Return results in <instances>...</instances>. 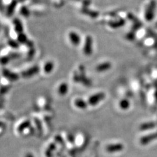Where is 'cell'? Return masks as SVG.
Wrapping results in <instances>:
<instances>
[{
	"label": "cell",
	"instance_id": "15",
	"mask_svg": "<svg viewBox=\"0 0 157 157\" xmlns=\"http://www.w3.org/2000/svg\"><path fill=\"white\" fill-rule=\"evenodd\" d=\"M35 122H36V128L37 129V130L41 132L42 130V128H41V125L40 124V121L38 119H36V120H35Z\"/></svg>",
	"mask_w": 157,
	"mask_h": 157
},
{
	"label": "cell",
	"instance_id": "7",
	"mask_svg": "<svg viewBox=\"0 0 157 157\" xmlns=\"http://www.w3.org/2000/svg\"><path fill=\"white\" fill-rule=\"evenodd\" d=\"M68 91H69V86L66 83L63 82L59 85L58 87V93L60 96H66L68 94Z\"/></svg>",
	"mask_w": 157,
	"mask_h": 157
},
{
	"label": "cell",
	"instance_id": "8",
	"mask_svg": "<svg viewBox=\"0 0 157 157\" xmlns=\"http://www.w3.org/2000/svg\"><path fill=\"white\" fill-rule=\"evenodd\" d=\"M156 138H157V133H152L151 135H149L142 137L140 139V143L143 145H146Z\"/></svg>",
	"mask_w": 157,
	"mask_h": 157
},
{
	"label": "cell",
	"instance_id": "5",
	"mask_svg": "<svg viewBox=\"0 0 157 157\" xmlns=\"http://www.w3.org/2000/svg\"><path fill=\"white\" fill-rule=\"evenodd\" d=\"M31 125V122L30 120L27 119L20 123L17 127L16 130L19 133H22L26 129H29L30 128Z\"/></svg>",
	"mask_w": 157,
	"mask_h": 157
},
{
	"label": "cell",
	"instance_id": "11",
	"mask_svg": "<svg viewBox=\"0 0 157 157\" xmlns=\"http://www.w3.org/2000/svg\"><path fill=\"white\" fill-rule=\"evenodd\" d=\"M130 103L127 99H122L119 103V107L122 110H127L130 107Z\"/></svg>",
	"mask_w": 157,
	"mask_h": 157
},
{
	"label": "cell",
	"instance_id": "9",
	"mask_svg": "<svg viewBox=\"0 0 157 157\" xmlns=\"http://www.w3.org/2000/svg\"><path fill=\"white\" fill-rule=\"evenodd\" d=\"M54 68V63L52 61H47L45 63L43 66V70L45 73V74L51 73Z\"/></svg>",
	"mask_w": 157,
	"mask_h": 157
},
{
	"label": "cell",
	"instance_id": "1",
	"mask_svg": "<svg viewBox=\"0 0 157 157\" xmlns=\"http://www.w3.org/2000/svg\"><path fill=\"white\" fill-rule=\"evenodd\" d=\"M106 97V95L103 92H98L91 95L87 100L89 105L95 107L102 102Z\"/></svg>",
	"mask_w": 157,
	"mask_h": 157
},
{
	"label": "cell",
	"instance_id": "3",
	"mask_svg": "<svg viewBox=\"0 0 157 157\" xmlns=\"http://www.w3.org/2000/svg\"><path fill=\"white\" fill-rule=\"evenodd\" d=\"M68 38L70 43L74 45V46H77L81 42V37L80 35L73 31H71L69 33Z\"/></svg>",
	"mask_w": 157,
	"mask_h": 157
},
{
	"label": "cell",
	"instance_id": "12",
	"mask_svg": "<svg viewBox=\"0 0 157 157\" xmlns=\"http://www.w3.org/2000/svg\"><path fill=\"white\" fill-rule=\"evenodd\" d=\"M111 67V65L108 62H105L101 65H99L97 67V70L98 71H105L110 69Z\"/></svg>",
	"mask_w": 157,
	"mask_h": 157
},
{
	"label": "cell",
	"instance_id": "2",
	"mask_svg": "<svg viewBox=\"0 0 157 157\" xmlns=\"http://www.w3.org/2000/svg\"><path fill=\"white\" fill-rule=\"evenodd\" d=\"M105 149L109 154H115L123 151L124 149V145L121 143H112L108 144Z\"/></svg>",
	"mask_w": 157,
	"mask_h": 157
},
{
	"label": "cell",
	"instance_id": "13",
	"mask_svg": "<svg viewBox=\"0 0 157 157\" xmlns=\"http://www.w3.org/2000/svg\"><path fill=\"white\" fill-rule=\"evenodd\" d=\"M53 154H54V151H52V150L47 148V149L45 151V157H53Z\"/></svg>",
	"mask_w": 157,
	"mask_h": 157
},
{
	"label": "cell",
	"instance_id": "17",
	"mask_svg": "<svg viewBox=\"0 0 157 157\" xmlns=\"http://www.w3.org/2000/svg\"><path fill=\"white\" fill-rule=\"evenodd\" d=\"M24 157H34V155L31 153H27L25 155Z\"/></svg>",
	"mask_w": 157,
	"mask_h": 157
},
{
	"label": "cell",
	"instance_id": "16",
	"mask_svg": "<svg viewBox=\"0 0 157 157\" xmlns=\"http://www.w3.org/2000/svg\"><path fill=\"white\" fill-rule=\"evenodd\" d=\"M55 142H57L58 144H63V140L62 138V137L59 136H57L55 137Z\"/></svg>",
	"mask_w": 157,
	"mask_h": 157
},
{
	"label": "cell",
	"instance_id": "4",
	"mask_svg": "<svg viewBox=\"0 0 157 157\" xmlns=\"http://www.w3.org/2000/svg\"><path fill=\"white\" fill-rule=\"evenodd\" d=\"M92 44H93V41L91 37L88 36L86 40H85V43L83 47V51L84 54L87 55H90L91 52H92Z\"/></svg>",
	"mask_w": 157,
	"mask_h": 157
},
{
	"label": "cell",
	"instance_id": "6",
	"mask_svg": "<svg viewBox=\"0 0 157 157\" xmlns=\"http://www.w3.org/2000/svg\"><path fill=\"white\" fill-rule=\"evenodd\" d=\"M74 105L77 108L82 110L87 109L88 106L89 105L87 101H86L83 98H77L74 101Z\"/></svg>",
	"mask_w": 157,
	"mask_h": 157
},
{
	"label": "cell",
	"instance_id": "10",
	"mask_svg": "<svg viewBox=\"0 0 157 157\" xmlns=\"http://www.w3.org/2000/svg\"><path fill=\"white\" fill-rule=\"evenodd\" d=\"M156 127V124L154 122H146L142 124L140 126V129L141 130H149L151 129H153Z\"/></svg>",
	"mask_w": 157,
	"mask_h": 157
},
{
	"label": "cell",
	"instance_id": "14",
	"mask_svg": "<svg viewBox=\"0 0 157 157\" xmlns=\"http://www.w3.org/2000/svg\"><path fill=\"white\" fill-rule=\"evenodd\" d=\"M47 148L54 152V151L56 150V149H57V143H54V142L51 143L48 146Z\"/></svg>",
	"mask_w": 157,
	"mask_h": 157
}]
</instances>
